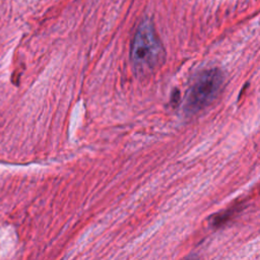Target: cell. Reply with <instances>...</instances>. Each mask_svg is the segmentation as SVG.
<instances>
[{"label": "cell", "instance_id": "7a4b0ae2", "mask_svg": "<svg viewBox=\"0 0 260 260\" xmlns=\"http://www.w3.org/2000/svg\"><path fill=\"white\" fill-rule=\"evenodd\" d=\"M223 84V74L219 69L204 71L189 89L184 110L187 114L193 115L207 107L219 93Z\"/></svg>", "mask_w": 260, "mask_h": 260}, {"label": "cell", "instance_id": "3957f363", "mask_svg": "<svg viewBox=\"0 0 260 260\" xmlns=\"http://www.w3.org/2000/svg\"><path fill=\"white\" fill-rule=\"evenodd\" d=\"M240 210V208L238 207V205H235L231 208H229L228 210L221 212V213H218L214 218H213V226L215 228H219L223 224H225L229 220H231V218Z\"/></svg>", "mask_w": 260, "mask_h": 260}, {"label": "cell", "instance_id": "277c9868", "mask_svg": "<svg viewBox=\"0 0 260 260\" xmlns=\"http://www.w3.org/2000/svg\"><path fill=\"white\" fill-rule=\"evenodd\" d=\"M187 260H198V259H196V258H190V259H187Z\"/></svg>", "mask_w": 260, "mask_h": 260}, {"label": "cell", "instance_id": "6da1fadb", "mask_svg": "<svg viewBox=\"0 0 260 260\" xmlns=\"http://www.w3.org/2000/svg\"><path fill=\"white\" fill-rule=\"evenodd\" d=\"M130 57L134 68L140 73L157 68L164 61L162 45L149 20L139 24L131 45Z\"/></svg>", "mask_w": 260, "mask_h": 260}]
</instances>
